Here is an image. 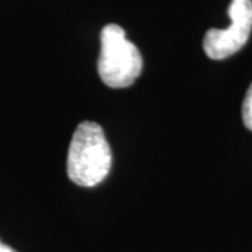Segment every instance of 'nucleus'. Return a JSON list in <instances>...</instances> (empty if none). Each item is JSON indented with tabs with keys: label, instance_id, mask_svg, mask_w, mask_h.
<instances>
[{
	"label": "nucleus",
	"instance_id": "nucleus-1",
	"mask_svg": "<svg viewBox=\"0 0 252 252\" xmlns=\"http://www.w3.org/2000/svg\"><path fill=\"white\" fill-rule=\"evenodd\" d=\"M112 153L102 127L84 121L76 127L67 153V175L74 184L91 188L107 178Z\"/></svg>",
	"mask_w": 252,
	"mask_h": 252
},
{
	"label": "nucleus",
	"instance_id": "nucleus-2",
	"mask_svg": "<svg viewBox=\"0 0 252 252\" xmlns=\"http://www.w3.org/2000/svg\"><path fill=\"white\" fill-rule=\"evenodd\" d=\"M143 69V59L137 46L127 41L124 28L108 24L101 31L98 74L111 89L132 86Z\"/></svg>",
	"mask_w": 252,
	"mask_h": 252
},
{
	"label": "nucleus",
	"instance_id": "nucleus-3",
	"mask_svg": "<svg viewBox=\"0 0 252 252\" xmlns=\"http://www.w3.org/2000/svg\"><path fill=\"white\" fill-rule=\"evenodd\" d=\"M228 16L231 18L230 27L212 28L203 38V49L210 59L220 61L237 54L251 35L252 0H231Z\"/></svg>",
	"mask_w": 252,
	"mask_h": 252
},
{
	"label": "nucleus",
	"instance_id": "nucleus-4",
	"mask_svg": "<svg viewBox=\"0 0 252 252\" xmlns=\"http://www.w3.org/2000/svg\"><path fill=\"white\" fill-rule=\"evenodd\" d=\"M243 121L244 125L252 130V83L248 87L243 101Z\"/></svg>",
	"mask_w": 252,
	"mask_h": 252
},
{
	"label": "nucleus",
	"instance_id": "nucleus-5",
	"mask_svg": "<svg viewBox=\"0 0 252 252\" xmlns=\"http://www.w3.org/2000/svg\"><path fill=\"white\" fill-rule=\"evenodd\" d=\"M0 252H16L9 245H4V244L0 243Z\"/></svg>",
	"mask_w": 252,
	"mask_h": 252
}]
</instances>
